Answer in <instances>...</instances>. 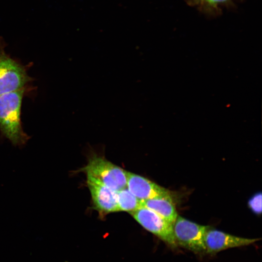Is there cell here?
Wrapping results in <instances>:
<instances>
[{
  "instance_id": "obj_11",
  "label": "cell",
  "mask_w": 262,
  "mask_h": 262,
  "mask_svg": "<svg viewBox=\"0 0 262 262\" xmlns=\"http://www.w3.org/2000/svg\"><path fill=\"white\" fill-rule=\"evenodd\" d=\"M234 0H189L188 3L209 14H219L222 8L232 4Z\"/></svg>"
},
{
  "instance_id": "obj_10",
  "label": "cell",
  "mask_w": 262,
  "mask_h": 262,
  "mask_svg": "<svg viewBox=\"0 0 262 262\" xmlns=\"http://www.w3.org/2000/svg\"><path fill=\"white\" fill-rule=\"evenodd\" d=\"M118 211H124L130 213L141 207V200L137 198L125 187L117 191Z\"/></svg>"
},
{
  "instance_id": "obj_6",
  "label": "cell",
  "mask_w": 262,
  "mask_h": 262,
  "mask_svg": "<svg viewBox=\"0 0 262 262\" xmlns=\"http://www.w3.org/2000/svg\"><path fill=\"white\" fill-rule=\"evenodd\" d=\"M86 183L94 209L100 214L103 215L118 211L117 191L91 176L87 175Z\"/></svg>"
},
{
  "instance_id": "obj_1",
  "label": "cell",
  "mask_w": 262,
  "mask_h": 262,
  "mask_svg": "<svg viewBox=\"0 0 262 262\" xmlns=\"http://www.w3.org/2000/svg\"><path fill=\"white\" fill-rule=\"evenodd\" d=\"M26 88L0 96V132L13 146L23 147L31 136L23 130L21 120L22 99Z\"/></svg>"
},
{
  "instance_id": "obj_5",
  "label": "cell",
  "mask_w": 262,
  "mask_h": 262,
  "mask_svg": "<svg viewBox=\"0 0 262 262\" xmlns=\"http://www.w3.org/2000/svg\"><path fill=\"white\" fill-rule=\"evenodd\" d=\"M134 219L144 229L154 234L173 248L178 246L172 224L154 212L141 207L131 213Z\"/></svg>"
},
{
  "instance_id": "obj_7",
  "label": "cell",
  "mask_w": 262,
  "mask_h": 262,
  "mask_svg": "<svg viewBox=\"0 0 262 262\" xmlns=\"http://www.w3.org/2000/svg\"><path fill=\"white\" fill-rule=\"evenodd\" d=\"M259 240L234 236L209 227L205 235L207 253H217L230 248L250 245Z\"/></svg>"
},
{
  "instance_id": "obj_4",
  "label": "cell",
  "mask_w": 262,
  "mask_h": 262,
  "mask_svg": "<svg viewBox=\"0 0 262 262\" xmlns=\"http://www.w3.org/2000/svg\"><path fill=\"white\" fill-rule=\"evenodd\" d=\"M173 226L178 246L195 253L206 252L205 235L209 226L199 225L179 215Z\"/></svg>"
},
{
  "instance_id": "obj_8",
  "label": "cell",
  "mask_w": 262,
  "mask_h": 262,
  "mask_svg": "<svg viewBox=\"0 0 262 262\" xmlns=\"http://www.w3.org/2000/svg\"><path fill=\"white\" fill-rule=\"evenodd\" d=\"M127 187L140 200L171 195L168 190L139 175L127 171Z\"/></svg>"
},
{
  "instance_id": "obj_9",
  "label": "cell",
  "mask_w": 262,
  "mask_h": 262,
  "mask_svg": "<svg viewBox=\"0 0 262 262\" xmlns=\"http://www.w3.org/2000/svg\"><path fill=\"white\" fill-rule=\"evenodd\" d=\"M141 207L151 210L172 224L178 215L171 195L141 200Z\"/></svg>"
},
{
  "instance_id": "obj_2",
  "label": "cell",
  "mask_w": 262,
  "mask_h": 262,
  "mask_svg": "<svg viewBox=\"0 0 262 262\" xmlns=\"http://www.w3.org/2000/svg\"><path fill=\"white\" fill-rule=\"evenodd\" d=\"M5 42L0 36V96L24 87L33 79L27 66L11 58L5 51Z\"/></svg>"
},
{
  "instance_id": "obj_3",
  "label": "cell",
  "mask_w": 262,
  "mask_h": 262,
  "mask_svg": "<svg viewBox=\"0 0 262 262\" xmlns=\"http://www.w3.org/2000/svg\"><path fill=\"white\" fill-rule=\"evenodd\" d=\"M80 171L95 178L115 191L127 187V171L103 157L92 155Z\"/></svg>"
},
{
  "instance_id": "obj_12",
  "label": "cell",
  "mask_w": 262,
  "mask_h": 262,
  "mask_svg": "<svg viewBox=\"0 0 262 262\" xmlns=\"http://www.w3.org/2000/svg\"><path fill=\"white\" fill-rule=\"evenodd\" d=\"M250 209L256 214L262 213V194L257 193L250 198L248 202Z\"/></svg>"
}]
</instances>
